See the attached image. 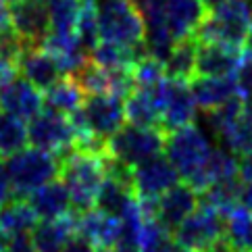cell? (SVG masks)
I'll use <instances>...</instances> for the list:
<instances>
[{"label": "cell", "mask_w": 252, "mask_h": 252, "mask_svg": "<svg viewBox=\"0 0 252 252\" xmlns=\"http://www.w3.org/2000/svg\"><path fill=\"white\" fill-rule=\"evenodd\" d=\"M113 252H142L140 248H136V246H115V250Z\"/></svg>", "instance_id": "f6af8a7d"}, {"label": "cell", "mask_w": 252, "mask_h": 252, "mask_svg": "<svg viewBox=\"0 0 252 252\" xmlns=\"http://www.w3.org/2000/svg\"><path fill=\"white\" fill-rule=\"evenodd\" d=\"M25 144H28V127L23 119L2 113L0 115V157L8 158L15 152L23 150Z\"/></svg>", "instance_id": "1f68e13d"}, {"label": "cell", "mask_w": 252, "mask_h": 252, "mask_svg": "<svg viewBox=\"0 0 252 252\" xmlns=\"http://www.w3.org/2000/svg\"><path fill=\"white\" fill-rule=\"evenodd\" d=\"M17 71L44 92L65 75L59 61L44 46H25V44L19 52V59H17Z\"/></svg>", "instance_id": "9a60e30c"}, {"label": "cell", "mask_w": 252, "mask_h": 252, "mask_svg": "<svg viewBox=\"0 0 252 252\" xmlns=\"http://www.w3.org/2000/svg\"><path fill=\"white\" fill-rule=\"evenodd\" d=\"M238 175V158L231 150L225 148H211L209 157H206L204 165L200 167V171L190 179V184L194 190L200 194L204 188H209L213 182H219V179H227V177H236Z\"/></svg>", "instance_id": "cb8c5ba5"}, {"label": "cell", "mask_w": 252, "mask_h": 252, "mask_svg": "<svg viewBox=\"0 0 252 252\" xmlns=\"http://www.w3.org/2000/svg\"><path fill=\"white\" fill-rule=\"evenodd\" d=\"M17 73V63L8 59L2 50H0V84H4L6 79H11Z\"/></svg>", "instance_id": "ab89813d"}, {"label": "cell", "mask_w": 252, "mask_h": 252, "mask_svg": "<svg viewBox=\"0 0 252 252\" xmlns=\"http://www.w3.org/2000/svg\"><path fill=\"white\" fill-rule=\"evenodd\" d=\"M246 48L252 50V21H250V28H248V35H246Z\"/></svg>", "instance_id": "bcb514c9"}, {"label": "cell", "mask_w": 252, "mask_h": 252, "mask_svg": "<svg viewBox=\"0 0 252 252\" xmlns=\"http://www.w3.org/2000/svg\"><path fill=\"white\" fill-rule=\"evenodd\" d=\"M0 32H13L11 25V11L4 2H0Z\"/></svg>", "instance_id": "b9f144b4"}, {"label": "cell", "mask_w": 252, "mask_h": 252, "mask_svg": "<svg viewBox=\"0 0 252 252\" xmlns=\"http://www.w3.org/2000/svg\"><path fill=\"white\" fill-rule=\"evenodd\" d=\"M221 142L233 155H250L252 152V100H246L242 113L236 117L231 127L225 131Z\"/></svg>", "instance_id": "4dcf8cb0"}, {"label": "cell", "mask_w": 252, "mask_h": 252, "mask_svg": "<svg viewBox=\"0 0 252 252\" xmlns=\"http://www.w3.org/2000/svg\"><path fill=\"white\" fill-rule=\"evenodd\" d=\"M100 40L136 46L144 40V19L129 0H96Z\"/></svg>", "instance_id": "5b68a950"}, {"label": "cell", "mask_w": 252, "mask_h": 252, "mask_svg": "<svg viewBox=\"0 0 252 252\" xmlns=\"http://www.w3.org/2000/svg\"><path fill=\"white\" fill-rule=\"evenodd\" d=\"M133 82H136V88H152L160 84L165 75V67L163 63L152 59V57H142L136 65H133Z\"/></svg>", "instance_id": "e575fe53"}, {"label": "cell", "mask_w": 252, "mask_h": 252, "mask_svg": "<svg viewBox=\"0 0 252 252\" xmlns=\"http://www.w3.org/2000/svg\"><path fill=\"white\" fill-rule=\"evenodd\" d=\"M200 202V194H198L190 184H175L173 188L158 196L157 200V221L163 225L165 229L173 233V229L182 223L188 215H192L198 209Z\"/></svg>", "instance_id": "2e32d148"}, {"label": "cell", "mask_w": 252, "mask_h": 252, "mask_svg": "<svg viewBox=\"0 0 252 252\" xmlns=\"http://www.w3.org/2000/svg\"><path fill=\"white\" fill-rule=\"evenodd\" d=\"M75 127V138L92 133L96 138L109 140L125 125V102L115 94H88L82 106L69 115Z\"/></svg>", "instance_id": "3957f363"}, {"label": "cell", "mask_w": 252, "mask_h": 252, "mask_svg": "<svg viewBox=\"0 0 252 252\" xmlns=\"http://www.w3.org/2000/svg\"><path fill=\"white\" fill-rule=\"evenodd\" d=\"M223 240L233 252H252V213L242 204L225 217Z\"/></svg>", "instance_id": "f1b7e54d"}, {"label": "cell", "mask_w": 252, "mask_h": 252, "mask_svg": "<svg viewBox=\"0 0 252 252\" xmlns=\"http://www.w3.org/2000/svg\"><path fill=\"white\" fill-rule=\"evenodd\" d=\"M211 148L213 146L204 131L194 125H186V127L165 133V157L173 163L179 177H184L186 182H190L200 171Z\"/></svg>", "instance_id": "8992f818"}, {"label": "cell", "mask_w": 252, "mask_h": 252, "mask_svg": "<svg viewBox=\"0 0 252 252\" xmlns=\"http://www.w3.org/2000/svg\"><path fill=\"white\" fill-rule=\"evenodd\" d=\"M165 82V79H163ZM163 82L152 88H136L125 100V117L129 123L144 127H158L163 119Z\"/></svg>", "instance_id": "ac0fdd59"}, {"label": "cell", "mask_w": 252, "mask_h": 252, "mask_svg": "<svg viewBox=\"0 0 252 252\" xmlns=\"http://www.w3.org/2000/svg\"><path fill=\"white\" fill-rule=\"evenodd\" d=\"M158 252H194V250H190V248H186L184 244H179V242H175L173 238H171L169 242H167V244L163 246V248H160Z\"/></svg>", "instance_id": "ee69618b"}, {"label": "cell", "mask_w": 252, "mask_h": 252, "mask_svg": "<svg viewBox=\"0 0 252 252\" xmlns=\"http://www.w3.org/2000/svg\"><path fill=\"white\" fill-rule=\"evenodd\" d=\"M52 32H75L84 0H44Z\"/></svg>", "instance_id": "d6a6232c"}, {"label": "cell", "mask_w": 252, "mask_h": 252, "mask_svg": "<svg viewBox=\"0 0 252 252\" xmlns=\"http://www.w3.org/2000/svg\"><path fill=\"white\" fill-rule=\"evenodd\" d=\"M242 179L236 177H227V179H219L213 182L209 188H204L200 192V200L202 204L211 206L221 215H227L240 204V196H242Z\"/></svg>", "instance_id": "484cf974"}, {"label": "cell", "mask_w": 252, "mask_h": 252, "mask_svg": "<svg viewBox=\"0 0 252 252\" xmlns=\"http://www.w3.org/2000/svg\"><path fill=\"white\" fill-rule=\"evenodd\" d=\"M0 2H4V4H13V2H17V0H0Z\"/></svg>", "instance_id": "681fc988"}, {"label": "cell", "mask_w": 252, "mask_h": 252, "mask_svg": "<svg viewBox=\"0 0 252 252\" xmlns=\"http://www.w3.org/2000/svg\"><path fill=\"white\" fill-rule=\"evenodd\" d=\"M165 150V133L158 127H144V125H123L106 140V152L111 157L123 160L125 165H138L150 157H157Z\"/></svg>", "instance_id": "52a82bcc"}, {"label": "cell", "mask_w": 252, "mask_h": 252, "mask_svg": "<svg viewBox=\"0 0 252 252\" xmlns=\"http://www.w3.org/2000/svg\"><path fill=\"white\" fill-rule=\"evenodd\" d=\"M206 13L209 8L202 0H155L142 19L144 25L163 23L175 35V40H184L196 33Z\"/></svg>", "instance_id": "ba28073f"}, {"label": "cell", "mask_w": 252, "mask_h": 252, "mask_svg": "<svg viewBox=\"0 0 252 252\" xmlns=\"http://www.w3.org/2000/svg\"><path fill=\"white\" fill-rule=\"evenodd\" d=\"M252 21L250 0H223L206 13L194 38L198 42H219L233 48L246 46V35Z\"/></svg>", "instance_id": "7a4b0ae2"}, {"label": "cell", "mask_w": 252, "mask_h": 252, "mask_svg": "<svg viewBox=\"0 0 252 252\" xmlns=\"http://www.w3.org/2000/svg\"><path fill=\"white\" fill-rule=\"evenodd\" d=\"M77 227V213L71 211L59 219L38 221L32 229L30 238L35 246V252H61L69 236Z\"/></svg>", "instance_id": "7402d4cb"}, {"label": "cell", "mask_w": 252, "mask_h": 252, "mask_svg": "<svg viewBox=\"0 0 252 252\" xmlns=\"http://www.w3.org/2000/svg\"><path fill=\"white\" fill-rule=\"evenodd\" d=\"M142 57H148L144 42L136 46H127V44L100 40L88 52V59L102 69H131Z\"/></svg>", "instance_id": "603a6c76"}, {"label": "cell", "mask_w": 252, "mask_h": 252, "mask_svg": "<svg viewBox=\"0 0 252 252\" xmlns=\"http://www.w3.org/2000/svg\"><path fill=\"white\" fill-rule=\"evenodd\" d=\"M240 204L252 213V184H246V188H242V196H240Z\"/></svg>", "instance_id": "7bdbcfd3"}, {"label": "cell", "mask_w": 252, "mask_h": 252, "mask_svg": "<svg viewBox=\"0 0 252 252\" xmlns=\"http://www.w3.org/2000/svg\"><path fill=\"white\" fill-rule=\"evenodd\" d=\"M196 50H198V40L194 35L177 40L171 55L163 63L165 75L169 79H179V82L192 79L196 75Z\"/></svg>", "instance_id": "83f0119b"}, {"label": "cell", "mask_w": 252, "mask_h": 252, "mask_svg": "<svg viewBox=\"0 0 252 252\" xmlns=\"http://www.w3.org/2000/svg\"><path fill=\"white\" fill-rule=\"evenodd\" d=\"M25 200L30 202V206L33 209L38 221L59 219V217H63V215L73 211L69 190L61 179H50L48 184H44V186L38 188V190H33Z\"/></svg>", "instance_id": "44dd1931"}, {"label": "cell", "mask_w": 252, "mask_h": 252, "mask_svg": "<svg viewBox=\"0 0 252 252\" xmlns=\"http://www.w3.org/2000/svg\"><path fill=\"white\" fill-rule=\"evenodd\" d=\"M6 173L11 179L13 194L17 198H28L40 186L57 179L61 173V160L57 155L40 148H23L6 158Z\"/></svg>", "instance_id": "277c9868"}, {"label": "cell", "mask_w": 252, "mask_h": 252, "mask_svg": "<svg viewBox=\"0 0 252 252\" xmlns=\"http://www.w3.org/2000/svg\"><path fill=\"white\" fill-rule=\"evenodd\" d=\"M94 250H96V246L84 236V233L73 231L69 236V240L65 242V246H63L61 252H94Z\"/></svg>", "instance_id": "8d00e7d4"}, {"label": "cell", "mask_w": 252, "mask_h": 252, "mask_svg": "<svg viewBox=\"0 0 252 252\" xmlns=\"http://www.w3.org/2000/svg\"><path fill=\"white\" fill-rule=\"evenodd\" d=\"M0 109L23 121H30L44 109V96L23 75H13L4 84H0Z\"/></svg>", "instance_id": "5bb4252c"}, {"label": "cell", "mask_w": 252, "mask_h": 252, "mask_svg": "<svg viewBox=\"0 0 252 252\" xmlns=\"http://www.w3.org/2000/svg\"><path fill=\"white\" fill-rule=\"evenodd\" d=\"M238 177L242 179V184H252V152L242 155L238 160Z\"/></svg>", "instance_id": "60d3db41"}, {"label": "cell", "mask_w": 252, "mask_h": 252, "mask_svg": "<svg viewBox=\"0 0 252 252\" xmlns=\"http://www.w3.org/2000/svg\"><path fill=\"white\" fill-rule=\"evenodd\" d=\"M192 96L196 100V106L202 111H213L217 106L229 102L231 98L240 94V88L233 75H194L192 79Z\"/></svg>", "instance_id": "e0dca14e"}, {"label": "cell", "mask_w": 252, "mask_h": 252, "mask_svg": "<svg viewBox=\"0 0 252 252\" xmlns=\"http://www.w3.org/2000/svg\"><path fill=\"white\" fill-rule=\"evenodd\" d=\"M61 182L67 186L71 196V206L75 213L94 209L96 196L106 177L104 155L71 150L61 158Z\"/></svg>", "instance_id": "6da1fadb"}, {"label": "cell", "mask_w": 252, "mask_h": 252, "mask_svg": "<svg viewBox=\"0 0 252 252\" xmlns=\"http://www.w3.org/2000/svg\"><path fill=\"white\" fill-rule=\"evenodd\" d=\"M225 236V215L200 202V206L173 229V240L194 252H202Z\"/></svg>", "instance_id": "30bf717a"}, {"label": "cell", "mask_w": 252, "mask_h": 252, "mask_svg": "<svg viewBox=\"0 0 252 252\" xmlns=\"http://www.w3.org/2000/svg\"><path fill=\"white\" fill-rule=\"evenodd\" d=\"M236 82L240 88V94L246 100H252V50H246L240 57L238 69H236Z\"/></svg>", "instance_id": "d590c367"}, {"label": "cell", "mask_w": 252, "mask_h": 252, "mask_svg": "<svg viewBox=\"0 0 252 252\" xmlns=\"http://www.w3.org/2000/svg\"><path fill=\"white\" fill-rule=\"evenodd\" d=\"M163 119H160V131L169 133L173 129L192 125L196 117V100L192 90L186 82L165 77L163 86Z\"/></svg>", "instance_id": "4fadbf2b"}, {"label": "cell", "mask_w": 252, "mask_h": 252, "mask_svg": "<svg viewBox=\"0 0 252 252\" xmlns=\"http://www.w3.org/2000/svg\"><path fill=\"white\" fill-rule=\"evenodd\" d=\"M38 223L33 209L25 198H11L2 209H0V229H2L8 238L23 236V233H32V229Z\"/></svg>", "instance_id": "4316f807"}, {"label": "cell", "mask_w": 252, "mask_h": 252, "mask_svg": "<svg viewBox=\"0 0 252 252\" xmlns=\"http://www.w3.org/2000/svg\"><path fill=\"white\" fill-rule=\"evenodd\" d=\"M28 142L33 148L57 155L61 160L75 148V127L67 115L44 106L33 119H30Z\"/></svg>", "instance_id": "9c48e42d"}, {"label": "cell", "mask_w": 252, "mask_h": 252, "mask_svg": "<svg viewBox=\"0 0 252 252\" xmlns=\"http://www.w3.org/2000/svg\"><path fill=\"white\" fill-rule=\"evenodd\" d=\"M75 231L84 236L98 248H115L121 236V219L104 213L100 209H90L77 213V227Z\"/></svg>", "instance_id": "d6986e66"}, {"label": "cell", "mask_w": 252, "mask_h": 252, "mask_svg": "<svg viewBox=\"0 0 252 252\" xmlns=\"http://www.w3.org/2000/svg\"><path fill=\"white\" fill-rule=\"evenodd\" d=\"M75 33L82 46L90 52L98 42H100V30H98V11H96V0H84L82 11L77 17Z\"/></svg>", "instance_id": "836d02e7"}, {"label": "cell", "mask_w": 252, "mask_h": 252, "mask_svg": "<svg viewBox=\"0 0 252 252\" xmlns=\"http://www.w3.org/2000/svg\"><path fill=\"white\" fill-rule=\"evenodd\" d=\"M136 192H133V184L125 182V179L117 177H104V182L100 186V192L96 196V209H100L104 213L119 217L136 202Z\"/></svg>", "instance_id": "d4e9b609"}, {"label": "cell", "mask_w": 252, "mask_h": 252, "mask_svg": "<svg viewBox=\"0 0 252 252\" xmlns=\"http://www.w3.org/2000/svg\"><path fill=\"white\" fill-rule=\"evenodd\" d=\"M2 252H35V246L30 238V233H23V236H15L8 240V244L4 246Z\"/></svg>", "instance_id": "74e56055"}, {"label": "cell", "mask_w": 252, "mask_h": 252, "mask_svg": "<svg viewBox=\"0 0 252 252\" xmlns=\"http://www.w3.org/2000/svg\"><path fill=\"white\" fill-rule=\"evenodd\" d=\"M13 32L25 46H42L50 32V17L44 0H17L8 6Z\"/></svg>", "instance_id": "7c38bea8"}, {"label": "cell", "mask_w": 252, "mask_h": 252, "mask_svg": "<svg viewBox=\"0 0 252 252\" xmlns=\"http://www.w3.org/2000/svg\"><path fill=\"white\" fill-rule=\"evenodd\" d=\"M13 198V188H11V179H8L6 167L4 163H0V209Z\"/></svg>", "instance_id": "f35d334b"}, {"label": "cell", "mask_w": 252, "mask_h": 252, "mask_svg": "<svg viewBox=\"0 0 252 252\" xmlns=\"http://www.w3.org/2000/svg\"><path fill=\"white\" fill-rule=\"evenodd\" d=\"M82 102H84V92L69 75H63L55 86L46 90V96H44V106L59 111L63 115H71L73 111H77Z\"/></svg>", "instance_id": "f546056e"}, {"label": "cell", "mask_w": 252, "mask_h": 252, "mask_svg": "<svg viewBox=\"0 0 252 252\" xmlns=\"http://www.w3.org/2000/svg\"><path fill=\"white\" fill-rule=\"evenodd\" d=\"M202 2L206 4V8H213V6H217V4H221L223 0H202Z\"/></svg>", "instance_id": "7dc6e473"}, {"label": "cell", "mask_w": 252, "mask_h": 252, "mask_svg": "<svg viewBox=\"0 0 252 252\" xmlns=\"http://www.w3.org/2000/svg\"><path fill=\"white\" fill-rule=\"evenodd\" d=\"M240 48L219 42H198L196 75H233L238 69Z\"/></svg>", "instance_id": "ffe728a7"}, {"label": "cell", "mask_w": 252, "mask_h": 252, "mask_svg": "<svg viewBox=\"0 0 252 252\" xmlns=\"http://www.w3.org/2000/svg\"><path fill=\"white\" fill-rule=\"evenodd\" d=\"M94 252H113V248H102V246H98Z\"/></svg>", "instance_id": "c3c4849f"}, {"label": "cell", "mask_w": 252, "mask_h": 252, "mask_svg": "<svg viewBox=\"0 0 252 252\" xmlns=\"http://www.w3.org/2000/svg\"><path fill=\"white\" fill-rule=\"evenodd\" d=\"M177 182H179L177 169L163 155L150 157L131 167V184L138 198H152V200H157L158 196H163Z\"/></svg>", "instance_id": "8fae6325"}]
</instances>
